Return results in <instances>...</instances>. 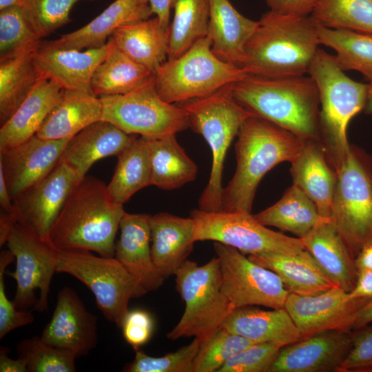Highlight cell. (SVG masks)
Here are the masks:
<instances>
[{
    "mask_svg": "<svg viewBox=\"0 0 372 372\" xmlns=\"http://www.w3.org/2000/svg\"><path fill=\"white\" fill-rule=\"evenodd\" d=\"M124 212L103 181L85 176L71 190L47 240L60 251H89L114 257L115 238Z\"/></svg>",
    "mask_w": 372,
    "mask_h": 372,
    "instance_id": "cell-1",
    "label": "cell"
},
{
    "mask_svg": "<svg viewBox=\"0 0 372 372\" xmlns=\"http://www.w3.org/2000/svg\"><path fill=\"white\" fill-rule=\"evenodd\" d=\"M247 41L240 68L268 78L304 75L319 49L318 22L311 16L265 13Z\"/></svg>",
    "mask_w": 372,
    "mask_h": 372,
    "instance_id": "cell-2",
    "label": "cell"
},
{
    "mask_svg": "<svg viewBox=\"0 0 372 372\" xmlns=\"http://www.w3.org/2000/svg\"><path fill=\"white\" fill-rule=\"evenodd\" d=\"M304 143L292 132L256 116L241 125L235 143L236 167L223 187L221 211L251 213L259 183L278 164L291 162Z\"/></svg>",
    "mask_w": 372,
    "mask_h": 372,
    "instance_id": "cell-3",
    "label": "cell"
},
{
    "mask_svg": "<svg viewBox=\"0 0 372 372\" xmlns=\"http://www.w3.org/2000/svg\"><path fill=\"white\" fill-rule=\"evenodd\" d=\"M232 94L254 116L301 138H318L320 97L309 75L268 78L247 74L232 85Z\"/></svg>",
    "mask_w": 372,
    "mask_h": 372,
    "instance_id": "cell-4",
    "label": "cell"
},
{
    "mask_svg": "<svg viewBox=\"0 0 372 372\" xmlns=\"http://www.w3.org/2000/svg\"><path fill=\"white\" fill-rule=\"evenodd\" d=\"M308 74L315 81L320 97L318 139L337 172L350 148L347 139L349 123L364 110L368 86L347 76L335 55L320 48Z\"/></svg>",
    "mask_w": 372,
    "mask_h": 372,
    "instance_id": "cell-5",
    "label": "cell"
},
{
    "mask_svg": "<svg viewBox=\"0 0 372 372\" xmlns=\"http://www.w3.org/2000/svg\"><path fill=\"white\" fill-rule=\"evenodd\" d=\"M232 85L207 96L182 103L189 127L205 139L212 155L208 183L198 200V209L222 211L223 173L226 154L243 123L252 116L232 94Z\"/></svg>",
    "mask_w": 372,
    "mask_h": 372,
    "instance_id": "cell-6",
    "label": "cell"
},
{
    "mask_svg": "<svg viewBox=\"0 0 372 372\" xmlns=\"http://www.w3.org/2000/svg\"><path fill=\"white\" fill-rule=\"evenodd\" d=\"M247 73L218 58L208 35L179 56L167 59L154 74L155 87L167 103H184L207 96L242 79Z\"/></svg>",
    "mask_w": 372,
    "mask_h": 372,
    "instance_id": "cell-7",
    "label": "cell"
},
{
    "mask_svg": "<svg viewBox=\"0 0 372 372\" xmlns=\"http://www.w3.org/2000/svg\"><path fill=\"white\" fill-rule=\"evenodd\" d=\"M175 276L185 309L167 336L172 340L194 337L203 342L221 327L234 309L221 290L220 260L216 256L199 266L187 260Z\"/></svg>",
    "mask_w": 372,
    "mask_h": 372,
    "instance_id": "cell-8",
    "label": "cell"
},
{
    "mask_svg": "<svg viewBox=\"0 0 372 372\" xmlns=\"http://www.w3.org/2000/svg\"><path fill=\"white\" fill-rule=\"evenodd\" d=\"M329 220L354 258L372 243V156L359 147L337 172Z\"/></svg>",
    "mask_w": 372,
    "mask_h": 372,
    "instance_id": "cell-9",
    "label": "cell"
},
{
    "mask_svg": "<svg viewBox=\"0 0 372 372\" xmlns=\"http://www.w3.org/2000/svg\"><path fill=\"white\" fill-rule=\"evenodd\" d=\"M56 272L83 282L94 294L105 318L118 327L130 300L147 293L115 257L96 256L89 251L57 250Z\"/></svg>",
    "mask_w": 372,
    "mask_h": 372,
    "instance_id": "cell-10",
    "label": "cell"
},
{
    "mask_svg": "<svg viewBox=\"0 0 372 372\" xmlns=\"http://www.w3.org/2000/svg\"><path fill=\"white\" fill-rule=\"evenodd\" d=\"M99 98L103 107L102 120L129 134L161 138L189 127L187 111L160 96L154 77L126 94Z\"/></svg>",
    "mask_w": 372,
    "mask_h": 372,
    "instance_id": "cell-11",
    "label": "cell"
},
{
    "mask_svg": "<svg viewBox=\"0 0 372 372\" xmlns=\"http://www.w3.org/2000/svg\"><path fill=\"white\" fill-rule=\"evenodd\" d=\"M195 242L212 240L234 247L246 255L265 251L296 254L304 250L302 240L271 230L251 213L191 211Z\"/></svg>",
    "mask_w": 372,
    "mask_h": 372,
    "instance_id": "cell-12",
    "label": "cell"
},
{
    "mask_svg": "<svg viewBox=\"0 0 372 372\" xmlns=\"http://www.w3.org/2000/svg\"><path fill=\"white\" fill-rule=\"evenodd\" d=\"M6 244L16 260V269L8 275L17 281L14 303L19 310L48 309L53 275L56 272L57 249L32 230L16 223Z\"/></svg>",
    "mask_w": 372,
    "mask_h": 372,
    "instance_id": "cell-13",
    "label": "cell"
},
{
    "mask_svg": "<svg viewBox=\"0 0 372 372\" xmlns=\"http://www.w3.org/2000/svg\"><path fill=\"white\" fill-rule=\"evenodd\" d=\"M214 249L220 260L222 292L234 309L285 308L289 292L276 273L230 246L214 242Z\"/></svg>",
    "mask_w": 372,
    "mask_h": 372,
    "instance_id": "cell-14",
    "label": "cell"
},
{
    "mask_svg": "<svg viewBox=\"0 0 372 372\" xmlns=\"http://www.w3.org/2000/svg\"><path fill=\"white\" fill-rule=\"evenodd\" d=\"M81 179L71 167L59 161L45 178L13 200L17 222L47 240L68 195Z\"/></svg>",
    "mask_w": 372,
    "mask_h": 372,
    "instance_id": "cell-15",
    "label": "cell"
},
{
    "mask_svg": "<svg viewBox=\"0 0 372 372\" xmlns=\"http://www.w3.org/2000/svg\"><path fill=\"white\" fill-rule=\"evenodd\" d=\"M371 299H349V293L338 287L314 296L289 293L285 309L302 338L326 330L347 331L354 314Z\"/></svg>",
    "mask_w": 372,
    "mask_h": 372,
    "instance_id": "cell-16",
    "label": "cell"
},
{
    "mask_svg": "<svg viewBox=\"0 0 372 372\" xmlns=\"http://www.w3.org/2000/svg\"><path fill=\"white\" fill-rule=\"evenodd\" d=\"M97 322V317L86 309L76 291L65 286L58 292L52 316L41 337L48 344L79 358L96 346Z\"/></svg>",
    "mask_w": 372,
    "mask_h": 372,
    "instance_id": "cell-17",
    "label": "cell"
},
{
    "mask_svg": "<svg viewBox=\"0 0 372 372\" xmlns=\"http://www.w3.org/2000/svg\"><path fill=\"white\" fill-rule=\"evenodd\" d=\"M351 345V331H320L281 347L269 372L336 371Z\"/></svg>",
    "mask_w": 372,
    "mask_h": 372,
    "instance_id": "cell-18",
    "label": "cell"
},
{
    "mask_svg": "<svg viewBox=\"0 0 372 372\" xmlns=\"http://www.w3.org/2000/svg\"><path fill=\"white\" fill-rule=\"evenodd\" d=\"M69 140L44 139L34 135L0 151V169L12 200L55 167Z\"/></svg>",
    "mask_w": 372,
    "mask_h": 372,
    "instance_id": "cell-19",
    "label": "cell"
},
{
    "mask_svg": "<svg viewBox=\"0 0 372 372\" xmlns=\"http://www.w3.org/2000/svg\"><path fill=\"white\" fill-rule=\"evenodd\" d=\"M114 45L112 37L98 48L79 50L41 43L33 53L34 65L41 77L51 79L64 90L92 93L90 82L96 67Z\"/></svg>",
    "mask_w": 372,
    "mask_h": 372,
    "instance_id": "cell-20",
    "label": "cell"
},
{
    "mask_svg": "<svg viewBox=\"0 0 372 372\" xmlns=\"http://www.w3.org/2000/svg\"><path fill=\"white\" fill-rule=\"evenodd\" d=\"M151 216L124 212L114 257L149 292L165 280L156 268L151 254Z\"/></svg>",
    "mask_w": 372,
    "mask_h": 372,
    "instance_id": "cell-21",
    "label": "cell"
},
{
    "mask_svg": "<svg viewBox=\"0 0 372 372\" xmlns=\"http://www.w3.org/2000/svg\"><path fill=\"white\" fill-rule=\"evenodd\" d=\"M293 184L316 205L320 216L329 219L337 172L318 138H304L303 146L290 162Z\"/></svg>",
    "mask_w": 372,
    "mask_h": 372,
    "instance_id": "cell-22",
    "label": "cell"
},
{
    "mask_svg": "<svg viewBox=\"0 0 372 372\" xmlns=\"http://www.w3.org/2000/svg\"><path fill=\"white\" fill-rule=\"evenodd\" d=\"M113 125L100 120L85 127L70 138L59 161L71 167L81 178L92 165L107 156L121 154L136 139Z\"/></svg>",
    "mask_w": 372,
    "mask_h": 372,
    "instance_id": "cell-23",
    "label": "cell"
},
{
    "mask_svg": "<svg viewBox=\"0 0 372 372\" xmlns=\"http://www.w3.org/2000/svg\"><path fill=\"white\" fill-rule=\"evenodd\" d=\"M150 224L152 260L166 279L175 276L193 250L194 222L190 216L161 212L151 216Z\"/></svg>",
    "mask_w": 372,
    "mask_h": 372,
    "instance_id": "cell-24",
    "label": "cell"
},
{
    "mask_svg": "<svg viewBox=\"0 0 372 372\" xmlns=\"http://www.w3.org/2000/svg\"><path fill=\"white\" fill-rule=\"evenodd\" d=\"M152 15L148 0H114L84 26L49 43L57 48L79 50L101 48L118 28Z\"/></svg>",
    "mask_w": 372,
    "mask_h": 372,
    "instance_id": "cell-25",
    "label": "cell"
},
{
    "mask_svg": "<svg viewBox=\"0 0 372 372\" xmlns=\"http://www.w3.org/2000/svg\"><path fill=\"white\" fill-rule=\"evenodd\" d=\"M221 327L254 342H270L282 347L302 339L285 308L261 309L257 306L234 309Z\"/></svg>",
    "mask_w": 372,
    "mask_h": 372,
    "instance_id": "cell-26",
    "label": "cell"
},
{
    "mask_svg": "<svg viewBox=\"0 0 372 372\" xmlns=\"http://www.w3.org/2000/svg\"><path fill=\"white\" fill-rule=\"evenodd\" d=\"M300 239L304 250L315 258L331 282L350 292L358 277L355 258L331 220L320 218Z\"/></svg>",
    "mask_w": 372,
    "mask_h": 372,
    "instance_id": "cell-27",
    "label": "cell"
},
{
    "mask_svg": "<svg viewBox=\"0 0 372 372\" xmlns=\"http://www.w3.org/2000/svg\"><path fill=\"white\" fill-rule=\"evenodd\" d=\"M65 90L41 77L27 98L0 128V151L18 145L36 135L61 100Z\"/></svg>",
    "mask_w": 372,
    "mask_h": 372,
    "instance_id": "cell-28",
    "label": "cell"
},
{
    "mask_svg": "<svg viewBox=\"0 0 372 372\" xmlns=\"http://www.w3.org/2000/svg\"><path fill=\"white\" fill-rule=\"evenodd\" d=\"M248 257L276 273L289 293L314 296L335 286L306 250L296 254L265 251Z\"/></svg>",
    "mask_w": 372,
    "mask_h": 372,
    "instance_id": "cell-29",
    "label": "cell"
},
{
    "mask_svg": "<svg viewBox=\"0 0 372 372\" xmlns=\"http://www.w3.org/2000/svg\"><path fill=\"white\" fill-rule=\"evenodd\" d=\"M211 50L220 59L240 67L245 48L259 21L240 14L229 0H209Z\"/></svg>",
    "mask_w": 372,
    "mask_h": 372,
    "instance_id": "cell-30",
    "label": "cell"
},
{
    "mask_svg": "<svg viewBox=\"0 0 372 372\" xmlns=\"http://www.w3.org/2000/svg\"><path fill=\"white\" fill-rule=\"evenodd\" d=\"M101 99L92 93L65 90L36 135L51 140L70 139L90 124L102 120Z\"/></svg>",
    "mask_w": 372,
    "mask_h": 372,
    "instance_id": "cell-31",
    "label": "cell"
},
{
    "mask_svg": "<svg viewBox=\"0 0 372 372\" xmlns=\"http://www.w3.org/2000/svg\"><path fill=\"white\" fill-rule=\"evenodd\" d=\"M168 31L154 17L121 26L111 37L120 50L155 74L168 56Z\"/></svg>",
    "mask_w": 372,
    "mask_h": 372,
    "instance_id": "cell-32",
    "label": "cell"
},
{
    "mask_svg": "<svg viewBox=\"0 0 372 372\" xmlns=\"http://www.w3.org/2000/svg\"><path fill=\"white\" fill-rule=\"evenodd\" d=\"M147 139L152 185L172 190L196 179L198 167L179 145L176 134Z\"/></svg>",
    "mask_w": 372,
    "mask_h": 372,
    "instance_id": "cell-33",
    "label": "cell"
},
{
    "mask_svg": "<svg viewBox=\"0 0 372 372\" xmlns=\"http://www.w3.org/2000/svg\"><path fill=\"white\" fill-rule=\"evenodd\" d=\"M154 74L130 58L114 43L94 70L90 87L92 94L98 97L123 94L145 85Z\"/></svg>",
    "mask_w": 372,
    "mask_h": 372,
    "instance_id": "cell-34",
    "label": "cell"
},
{
    "mask_svg": "<svg viewBox=\"0 0 372 372\" xmlns=\"http://www.w3.org/2000/svg\"><path fill=\"white\" fill-rule=\"evenodd\" d=\"M254 216L263 225L275 227L299 238L305 236L321 218L316 205L293 184L277 203Z\"/></svg>",
    "mask_w": 372,
    "mask_h": 372,
    "instance_id": "cell-35",
    "label": "cell"
},
{
    "mask_svg": "<svg viewBox=\"0 0 372 372\" xmlns=\"http://www.w3.org/2000/svg\"><path fill=\"white\" fill-rule=\"evenodd\" d=\"M117 157V165L107 188L112 199L123 205L138 191L152 185L147 138L136 137Z\"/></svg>",
    "mask_w": 372,
    "mask_h": 372,
    "instance_id": "cell-36",
    "label": "cell"
},
{
    "mask_svg": "<svg viewBox=\"0 0 372 372\" xmlns=\"http://www.w3.org/2000/svg\"><path fill=\"white\" fill-rule=\"evenodd\" d=\"M167 59H175L209 33V0H172Z\"/></svg>",
    "mask_w": 372,
    "mask_h": 372,
    "instance_id": "cell-37",
    "label": "cell"
},
{
    "mask_svg": "<svg viewBox=\"0 0 372 372\" xmlns=\"http://www.w3.org/2000/svg\"><path fill=\"white\" fill-rule=\"evenodd\" d=\"M33 53L0 61V123L17 110L41 79Z\"/></svg>",
    "mask_w": 372,
    "mask_h": 372,
    "instance_id": "cell-38",
    "label": "cell"
},
{
    "mask_svg": "<svg viewBox=\"0 0 372 372\" xmlns=\"http://www.w3.org/2000/svg\"><path fill=\"white\" fill-rule=\"evenodd\" d=\"M318 33L320 43L336 52V59L344 71L355 70L368 80L372 79V34L329 28L318 22Z\"/></svg>",
    "mask_w": 372,
    "mask_h": 372,
    "instance_id": "cell-39",
    "label": "cell"
},
{
    "mask_svg": "<svg viewBox=\"0 0 372 372\" xmlns=\"http://www.w3.org/2000/svg\"><path fill=\"white\" fill-rule=\"evenodd\" d=\"M311 16L329 28L372 34V0H320Z\"/></svg>",
    "mask_w": 372,
    "mask_h": 372,
    "instance_id": "cell-40",
    "label": "cell"
},
{
    "mask_svg": "<svg viewBox=\"0 0 372 372\" xmlns=\"http://www.w3.org/2000/svg\"><path fill=\"white\" fill-rule=\"evenodd\" d=\"M41 43L22 6L0 10V61L34 53Z\"/></svg>",
    "mask_w": 372,
    "mask_h": 372,
    "instance_id": "cell-41",
    "label": "cell"
},
{
    "mask_svg": "<svg viewBox=\"0 0 372 372\" xmlns=\"http://www.w3.org/2000/svg\"><path fill=\"white\" fill-rule=\"evenodd\" d=\"M18 357L26 363L28 372H74L76 356L70 351L45 342L34 336L19 342Z\"/></svg>",
    "mask_w": 372,
    "mask_h": 372,
    "instance_id": "cell-42",
    "label": "cell"
},
{
    "mask_svg": "<svg viewBox=\"0 0 372 372\" xmlns=\"http://www.w3.org/2000/svg\"><path fill=\"white\" fill-rule=\"evenodd\" d=\"M254 343L220 327L200 342L194 359L193 372H218L230 358Z\"/></svg>",
    "mask_w": 372,
    "mask_h": 372,
    "instance_id": "cell-43",
    "label": "cell"
},
{
    "mask_svg": "<svg viewBox=\"0 0 372 372\" xmlns=\"http://www.w3.org/2000/svg\"><path fill=\"white\" fill-rule=\"evenodd\" d=\"M200 342L194 338L189 344L161 357L150 356L138 349L136 351L133 361L127 364L123 371L193 372L194 359Z\"/></svg>",
    "mask_w": 372,
    "mask_h": 372,
    "instance_id": "cell-44",
    "label": "cell"
},
{
    "mask_svg": "<svg viewBox=\"0 0 372 372\" xmlns=\"http://www.w3.org/2000/svg\"><path fill=\"white\" fill-rule=\"evenodd\" d=\"M81 0H25L24 14L34 31L41 39L70 21L73 6Z\"/></svg>",
    "mask_w": 372,
    "mask_h": 372,
    "instance_id": "cell-45",
    "label": "cell"
},
{
    "mask_svg": "<svg viewBox=\"0 0 372 372\" xmlns=\"http://www.w3.org/2000/svg\"><path fill=\"white\" fill-rule=\"evenodd\" d=\"M280 348L270 342L254 343L230 358L218 372H269Z\"/></svg>",
    "mask_w": 372,
    "mask_h": 372,
    "instance_id": "cell-46",
    "label": "cell"
},
{
    "mask_svg": "<svg viewBox=\"0 0 372 372\" xmlns=\"http://www.w3.org/2000/svg\"><path fill=\"white\" fill-rule=\"evenodd\" d=\"M14 256L8 249L0 254V338L12 330L33 322L34 316L29 311L19 310L6 293L5 273L6 267L14 260Z\"/></svg>",
    "mask_w": 372,
    "mask_h": 372,
    "instance_id": "cell-47",
    "label": "cell"
},
{
    "mask_svg": "<svg viewBox=\"0 0 372 372\" xmlns=\"http://www.w3.org/2000/svg\"><path fill=\"white\" fill-rule=\"evenodd\" d=\"M351 348L339 372H372V324L351 331Z\"/></svg>",
    "mask_w": 372,
    "mask_h": 372,
    "instance_id": "cell-48",
    "label": "cell"
},
{
    "mask_svg": "<svg viewBox=\"0 0 372 372\" xmlns=\"http://www.w3.org/2000/svg\"><path fill=\"white\" fill-rule=\"evenodd\" d=\"M120 328L125 340L137 351L152 338L154 320L147 311L135 309L127 311Z\"/></svg>",
    "mask_w": 372,
    "mask_h": 372,
    "instance_id": "cell-49",
    "label": "cell"
},
{
    "mask_svg": "<svg viewBox=\"0 0 372 372\" xmlns=\"http://www.w3.org/2000/svg\"><path fill=\"white\" fill-rule=\"evenodd\" d=\"M270 10L298 16L311 14L320 0H265Z\"/></svg>",
    "mask_w": 372,
    "mask_h": 372,
    "instance_id": "cell-50",
    "label": "cell"
},
{
    "mask_svg": "<svg viewBox=\"0 0 372 372\" xmlns=\"http://www.w3.org/2000/svg\"><path fill=\"white\" fill-rule=\"evenodd\" d=\"M349 299L372 300V270L358 271V277L353 289L349 292Z\"/></svg>",
    "mask_w": 372,
    "mask_h": 372,
    "instance_id": "cell-51",
    "label": "cell"
},
{
    "mask_svg": "<svg viewBox=\"0 0 372 372\" xmlns=\"http://www.w3.org/2000/svg\"><path fill=\"white\" fill-rule=\"evenodd\" d=\"M9 349L5 347L0 348V371L1 372H28L25 362L21 358L11 359Z\"/></svg>",
    "mask_w": 372,
    "mask_h": 372,
    "instance_id": "cell-52",
    "label": "cell"
},
{
    "mask_svg": "<svg viewBox=\"0 0 372 372\" xmlns=\"http://www.w3.org/2000/svg\"><path fill=\"white\" fill-rule=\"evenodd\" d=\"M172 0H148L152 14L169 30Z\"/></svg>",
    "mask_w": 372,
    "mask_h": 372,
    "instance_id": "cell-53",
    "label": "cell"
},
{
    "mask_svg": "<svg viewBox=\"0 0 372 372\" xmlns=\"http://www.w3.org/2000/svg\"><path fill=\"white\" fill-rule=\"evenodd\" d=\"M372 323V300L358 311L349 322L347 331H351Z\"/></svg>",
    "mask_w": 372,
    "mask_h": 372,
    "instance_id": "cell-54",
    "label": "cell"
},
{
    "mask_svg": "<svg viewBox=\"0 0 372 372\" xmlns=\"http://www.w3.org/2000/svg\"><path fill=\"white\" fill-rule=\"evenodd\" d=\"M0 205L1 210L9 214H14L13 200L9 193L3 174L0 169Z\"/></svg>",
    "mask_w": 372,
    "mask_h": 372,
    "instance_id": "cell-55",
    "label": "cell"
},
{
    "mask_svg": "<svg viewBox=\"0 0 372 372\" xmlns=\"http://www.w3.org/2000/svg\"><path fill=\"white\" fill-rule=\"evenodd\" d=\"M17 223L15 215L1 211L0 214V246L6 243L14 225Z\"/></svg>",
    "mask_w": 372,
    "mask_h": 372,
    "instance_id": "cell-56",
    "label": "cell"
},
{
    "mask_svg": "<svg viewBox=\"0 0 372 372\" xmlns=\"http://www.w3.org/2000/svg\"><path fill=\"white\" fill-rule=\"evenodd\" d=\"M355 264L358 270H372V243L365 245L355 258Z\"/></svg>",
    "mask_w": 372,
    "mask_h": 372,
    "instance_id": "cell-57",
    "label": "cell"
},
{
    "mask_svg": "<svg viewBox=\"0 0 372 372\" xmlns=\"http://www.w3.org/2000/svg\"><path fill=\"white\" fill-rule=\"evenodd\" d=\"M367 86V96L364 110L366 114H372V79L369 80Z\"/></svg>",
    "mask_w": 372,
    "mask_h": 372,
    "instance_id": "cell-58",
    "label": "cell"
},
{
    "mask_svg": "<svg viewBox=\"0 0 372 372\" xmlns=\"http://www.w3.org/2000/svg\"><path fill=\"white\" fill-rule=\"evenodd\" d=\"M25 0H0V10L12 6H22Z\"/></svg>",
    "mask_w": 372,
    "mask_h": 372,
    "instance_id": "cell-59",
    "label": "cell"
}]
</instances>
